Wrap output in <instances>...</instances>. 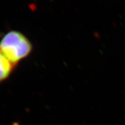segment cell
I'll return each mask as SVG.
<instances>
[{"label":"cell","mask_w":125,"mask_h":125,"mask_svg":"<svg viewBox=\"0 0 125 125\" xmlns=\"http://www.w3.org/2000/svg\"><path fill=\"white\" fill-rule=\"evenodd\" d=\"M0 51L15 65L32 51V45L21 32L12 31L8 32L0 41Z\"/></svg>","instance_id":"1"},{"label":"cell","mask_w":125,"mask_h":125,"mask_svg":"<svg viewBox=\"0 0 125 125\" xmlns=\"http://www.w3.org/2000/svg\"><path fill=\"white\" fill-rule=\"evenodd\" d=\"M13 67V64L0 51V82L9 77Z\"/></svg>","instance_id":"2"}]
</instances>
